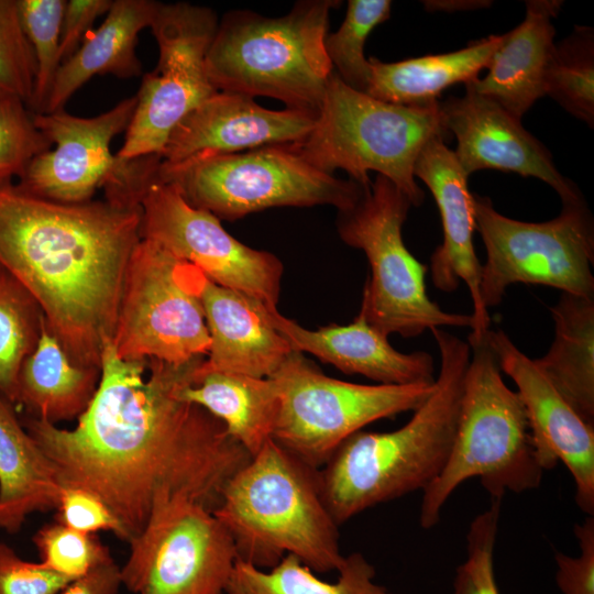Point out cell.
<instances>
[{
    "label": "cell",
    "mask_w": 594,
    "mask_h": 594,
    "mask_svg": "<svg viewBox=\"0 0 594 594\" xmlns=\"http://www.w3.org/2000/svg\"><path fill=\"white\" fill-rule=\"evenodd\" d=\"M499 369L517 387L541 468L561 461L575 483L579 508L594 514V426L585 422L504 330L486 332Z\"/></svg>",
    "instance_id": "obj_17"
},
{
    "label": "cell",
    "mask_w": 594,
    "mask_h": 594,
    "mask_svg": "<svg viewBox=\"0 0 594 594\" xmlns=\"http://www.w3.org/2000/svg\"><path fill=\"white\" fill-rule=\"evenodd\" d=\"M70 582L42 562L21 559L7 543L0 542V594H58Z\"/></svg>",
    "instance_id": "obj_39"
},
{
    "label": "cell",
    "mask_w": 594,
    "mask_h": 594,
    "mask_svg": "<svg viewBox=\"0 0 594 594\" xmlns=\"http://www.w3.org/2000/svg\"><path fill=\"white\" fill-rule=\"evenodd\" d=\"M62 491L50 461L0 394V529L15 534L31 514L57 509Z\"/></svg>",
    "instance_id": "obj_26"
},
{
    "label": "cell",
    "mask_w": 594,
    "mask_h": 594,
    "mask_svg": "<svg viewBox=\"0 0 594 594\" xmlns=\"http://www.w3.org/2000/svg\"><path fill=\"white\" fill-rule=\"evenodd\" d=\"M204 360H124L108 341L98 388L73 429L34 417L24 422L61 486L100 498L124 541L138 537L170 497L186 496L213 512L228 481L251 459L220 420L178 396Z\"/></svg>",
    "instance_id": "obj_1"
},
{
    "label": "cell",
    "mask_w": 594,
    "mask_h": 594,
    "mask_svg": "<svg viewBox=\"0 0 594 594\" xmlns=\"http://www.w3.org/2000/svg\"><path fill=\"white\" fill-rule=\"evenodd\" d=\"M468 343L471 358L452 449L440 474L422 491L424 529L438 524L451 494L469 479L479 477L491 499H502L507 492L537 488L544 471L521 399L505 384L486 334Z\"/></svg>",
    "instance_id": "obj_6"
},
{
    "label": "cell",
    "mask_w": 594,
    "mask_h": 594,
    "mask_svg": "<svg viewBox=\"0 0 594 594\" xmlns=\"http://www.w3.org/2000/svg\"><path fill=\"white\" fill-rule=\"evenodd\" d=\"M316 118L287 108L270 110L245 95L216 91L173 130L161 164L172 166L204 156L296 144L310 133Z\"/></svg>",
    "instance_id": "obj_19"
},
{
    "label": "cell",
    "mask_w": 594,
    "mask_h": 594,
    "mask_svg": "<svg viewBox=\"0 0 594 594\" xmlns=\"http://www.w3.org/2000/svg\"><path fill=\"white\" fill-rule=\"evenodd\" d=\"M391 8L389 0H350L341 26L326 37L333 72L352 89L366 92L370 63L364 56V44L372 30L389 18Z\"/></svg>",
    "instance_id": "obj_33"
},
{
    "label": "cell",
    "mask_w": 594,
    "mask_h": 594,
    "mask_svg": "<svg viewBox=\"0 0 594 594\" xmlns=\"http://www.w3.org/2000/svg\"><path fill=\"white\" fill-rule=\"evenodd\" d=\"M140 206L141 239L196 266L216 284L277 308L283 264L274 254L238 241L216 216L193 207L176 186L157 177Z\"/></svg>",
    "instance_id": "obj_16"
},
{
    "label": "cell",
    "mask_w": 594,
    "mask_h": 594,
    "mask_svg": "<svg viewBox=\"0 0 594 594\" xmlns=\"http://www.w3.org/2000/svg\"><path fill=\"white\" fill-rule=\"evenodd\" d=\"M121 584L120 568L112 559L74 580L58 594H117Z\"/></svg>",
    "instance_id": "obj_43"
},
{
    "label": "cell",
    "mask_w": 594,
    "mask_h": 594,
    "mask_svg": "<svg viewBox=\"0 0 594 594\" xmlns=\"http://www.w3.org/2000/svg\"><path fill=\"white\" fill-rule=\"evenodd\" d=\"M129 543L121 583L135 594H222L239 560L213 512L180 495L158 505Z\"/></svg>",
    "instance_id": "obj_14"
},
{
    "label": "cell",
    "mask_w": 594,
    "mask_h": 594,
    "mask_svg": "<svg viewBox=\"0 0 594 594\" xmlns=\"http://www.w3.org/2000/svg\"><path fill=\"white\" fill-rule=\"evenodd\" d=\"M56 510V521L64 526L85 534L108 530L124 540L123 529L112 512L100 498L85 490L64 487Z\"/></svg>",
    "instance_id": "obj_40"
},
{
    "label": "cell",
    "mask_w": 594,
    "mask_h": 594,
    "mask_svg": "<svg viewBox=\"0 0 594 594\" xmlns=\"http://www.w3.org/2000/svg\"><path fill=\"white\" fill-rule=\"evenodd\" d=\"M16 6L36 61V77L29 107L34 113H42L61 66V28L66 1L16 0Z\"/></svg>",
    "instance_id": "obj_34"
},
{
    "label": "cell",
    "mask_w": 594,
    "mask_h": 594,
    "mask_svg": "<svg viewBox=\"0 0 594 594\" xmlns=\"http://www.w3.org/2000/svg\"><path fill=\"white\" fill-rule=\"evenodd\" d=\"M271 377L279 399L273 440L315 471L349 437L380 419L416 410L436 387V381L406 385L340 381L298 351Z\"/></svg>",
    "instance_id": "obj_10"
},
{
    "label": "cell",
    "mask_w": 594,
    "mask_h": 594,
    "mask_svg": "<svg viewBox=\"0 0 594 594\" xmlns=\"http://www.w3.org/2000/svg\"><path fill=\"white\" fill-rule=\"evenodd\" d=\"M178 262L141 239L124 276L112 344L124 360L154 359L182 365L204 358L210 337L198 298L176 279Z\"/></svg>",
    "instance_id": "obj_15"
},
{
    "label": "cell",
    "mask_w": 594,
    "mask_h": 594,
    "mask_svg": "<svg viewBox=\"0 0 594 594\" xmlns=\"http://www.w3.org/2000/svg\"><path fill=\"white\" fill-rule=\"evenodd\" d=\"M554 338L532 359L561 397L594 426V297L562 293L550 308Z\"/></svg>",
    "instance_id": "obj_28"
},
{
    "label": "cell",
    "mask_w": 594,
    "mask_h": 594,
    "mask_svg": "<svg viewBox=\"0 0 594 594\" xmlns=\"http://www.w3.org/2000/svg\"><path fill=\"white\" fill-rule=\"evenodd\" d=\"M33 542L44 565L73 581L112 560L109 549L94 534L57 521L38 529Z\"/></svg>",
    "instance_id": "obj_35"
},
{
    "label": "cell",
    "mask_w": 594,
    "mask_h": 594,
    "mask_svg": "<svg viewBox=\"0 0 594 594\" xmlns=\"http://www.w3.org/2000/svg\"><path fill=\"white\" fill-rule=\"evenodd\" d=\"M411 202L389 179L377 175L358 202L338 211L341 240L366 255L370 276L360 311L386 334L414 338L441 327H473L471 315L448 312L426 292L427 265L406 248L402 229Z\"/></svg>",
    "instance_id": "obj_8"
},
{
    "label": "cell",
    "mask_w": 594,
    "mask_h": 594,
    "mask_svg": "<svg viewBox=\"0 0 594 594\" xmlns=\"http://www.w3.org/2000/svg\"><path fill=\"white\" fill-rule=\"evenodd\" d=\"M294 556H285L268 571L238 560L224 592L227 594H392L374 582L375 569L355 552L345 557L337 582L317 578Z\"/></svg>",
    "instance_id": "obj_30"
},
{
    "label": "cell",
    "mask_w": 594,
    "mask_h": 594,
    "mask_svg": "<svg viewBox=\"0 0 594 594\" xmlns=\"http://www.w3.org/2000/svg\"><path fill=\"white\" fill-rule=\"evenodd\" d=\"M213 514L231 535L239 560L260 569L288 554L315 572L339 571L344 563L317 471L273 439L228 481Z\"/></svg>",
    "instance_id": "obj_4"
},
{
    "label": "cell",
    "mask_w": 594,
    "mask_h": 594,
    "mask_svg": "<svg viewBox=\"0 0 594 594\" xmlns=\"http://www.w3.org/2000/svg\"><path fill=\"white\" fill-rule=\"evenodd\" d=\"M99 380L100 370L70 360L43 316L37 343L19 372L16 403L34 418L53 425L78 419L92 400Z\"/></svg>",
    "instance_id": "obj_29"
},
{
    "label": "cell",
    "mask_w": 594,
    "mask_h": 594,
    "mask_svg": "<svg viewBox=\"0 0 594 594\" xmlns=\"http://www.w3.org/2000/svg\"><path fill=\"white\" fill-rule=\"evenodd\" d=\"M562 3L558 0L527 1L524 21L503 34L486 76L465 84V87L520 120L544 96L546 70L556 45L551 20Z\"/></svg>",
    "instance_id": "obj_23"
},
{
    "label": "cell",
    "mask_w": 594,
    "mask_h": 594,
    "mask_svg": "<svg viewBox=\"0 0 594 594\" xmlns=\"http://www.w3.org/2000/svg\"><path fill=\"white\" fill-rule=\"evenodd\" d=\"M176 279L199 300L210 337L204 371L271 377L295 351L268 322L266 306L216 284L196 266L178 260Z\"/></svg>",
    "instance_id": "obj_20"
},
{
    "label": "cell",
    "mask_w": 594,
    "mask_h": 594,
    "mask_svg": "<svg viewBox=\"0 0 594 594\" xmlns=\"http://www.w3.org/2000/svg\"><path fill=\"white\" fill-rule=\"evenodd\" d=\"M113 0H68L66 1L62 28L59 56L61 65L79 48L96 19L107 13Z\"/></svg>",
    "instance_id": "obj_42"
},
{
    "label": "cell",
    "mask_w": 594,
    "mask_h": 594,
    "mask_svg": "<svg viewBox=\"0 0 594 594\" xmlns=\"http://www.w3.org/2000/svg\"><path fill=\"white\" fill-rule=\"evenodd\" d=\"M475 230L486 250L480 294L488 310L515 283L544 285L594 297V223L584 199L562 205L544 222H525L499 213L488 197L473 194Z\"/></svg>",
    "instance_id": "obj_11"
},
{
    "label": "cell",
    "mask_w": 594,
    "mask_h": 594,
    "mask_svg": "<svg viewBox=\"0 0 594 594\" xmlns=\"http://www.w3.org/2000/svg\"><path fill=\"white\" fill-rule=\"evenodd\" d=\"M135 107L133 96L92 118L76 117L64 109L34 113L35 127L55 148L36 155L15 187L61 204L90 201L103 187L107 199L140 206L145 189L156 177L161 157L124 161L110 151L112 139L128 129Z\"/></svg>",
    "instance_id": "obj_12"
},
{
    "label": "cell",
    "mask_w": 594,
    "mask_h": 594,
    "mask_svg": "<svg viewBox=\"0 0 594 594\" xmlns=\"http://www.w3.org/2000/svg\"><path fill=\"white\" fill-rule=\"evenodd\" d=\"M439 107L446 130L457 139L453 152L468 176L488 168L510 172L547 183L562 205L583 199L557 169L547 147L493 100L465 87L464 96L450 97Z\"/></svg>",
    "instance_id": "obj_18"
},
{
    "label": "cell",
    "mask_w": 594,
    "mask_h": 594,
    "mask_svg": "<svg viewBox=\"0 0 594 594\" xmlns=\"http://www.w3.org/2000/svg\"><path fill=\"white\" fill-rule=\"evenodd\" d=\"M439 102H385L352 89L333 72L312 130L290 145L314 167L331 175L343 169L362 187L372 183L369 172H376L419 207L425 193L415 180L416 161L427 143L448 134Z\"/></svg>",
    "instance_id": "obj_7"
},
{
    "label": "cell",
    "mask_w": 594,
    "mask_h": 594,
    "mask_svg": "<svg viewBox=\"0 0 594 594\" xmlns=\"http://www.w3.org/2000/svg\"><path fill=\"white\" fill-rule=\"evenodd\" d=\"M502 40L503 35H490L455 52L395 63H383L371 57L365 94L402 106L436 103L448 87L459 82L465 85L479 78V74L488 67Z\"/></svg>",
    "instance_id": "obj_27"
},
{
    "label": "cell",
    "mask_w": 594,
    "mask_h": 594,
    "mask_svg": "<svg viewBox=\"0 0 594 594\" xmlns=\"http://www.w3.org/2000/svg\"><path fill=\"white\" fill-rule=\"evenodd\" d=\"M414 175L431 191L441 218L443 241L430 256L432 283L437 289L449 293L464 282L473 302V327L468 340L479 341L488 331L491 318L480 294L482 264L473 245L475 217L468 175L442 138L426 144Z\"/></svg>",
    "instance_id": "obj_21"
},
{
    "label": "cell",
    "mask_w": 594,
    "mask_h": 594,
    "mask_svg": "<svg viewBox=\"0 0 594 594\" xmlns=\"http://www.w3.org/2000/svg\"><path fill=\"white\" fill-rule=\"evenodd\" d=\"M157 178L176 186L193 207L231 221L274 207L330 205L346 210L365 188L314 167L292 145L204 156L172 166L160 163Z\"/></svg>",
    "instance_id": "obj_9"
},
{
    "label": "cell",
    "mask_w": 594,
    "mask_h": 594,
    "mask_svg": "<svg viewBox=\"0 0 594 594\" xmlns=\"http://www.w3.org/2000/svg\"><path fill=\"white\" fill-rule=\"evenodd\" d=\"M580 553L570 557L556 553V581L561 594H594V518L587 516L574 526Z\"/></svg>",
    "instance_id": "obj_41"
},
{
    "label": "cell",
    "mask_w": 594,
    "mask_h": 594,
    "mask_svg": "<svg viewBox=\"0 0 594 594\" xmlns=\"http://www.w3.org/2000/svg\"><path fill=\"white\" fill-rule=\"evenodd\" d=\"M217 25L215 12L207 7L160 2L150 26L158 45L157 66L143 75L119 158L161 157L179 122L218 91L206 72Z\"/></svg>",
    "instance_id": "obj_13"
},
{
    "label": "cell",
    "mask_w": 594,
    "mask_h": 594,
    "mask_svg": "<svg viewBox=\"0 0 594 594\" xmlns=\"http://www.w3.org/2000/svg\"><path fill=\"white\" fill-rule=\"evenodd\" d=\"M43 312L31 294L0 265V394L16 403L18 376L34 350Z\"/></svg>",
    "instance_id": "obj_31"
},
{
    "label": "cell",
    "mask_w": 594,
    "mask_h": 594,
    "mask_svg": "<svg viewBox=\"0 0 594 594\" xmlns=\"http://www.w3.org/2000/svg\"><path fill=\"white\" fill-rule=\"evenodd\" d=\"M431 332L440 354L432 394L404 426L355 432L317 471L321 496L338 526L378 504L424 491L448 461L471 348L441 328Z\"/></svg>",
    "instance_id": "obj_3"
},
{
    "label": "cell",
    "mask_w": 594,
    "mask_h": 594,
    "mask_svg": "<svg viewBox=\"0 0 594 594\" xmlns=\"http://www.w3.org/2000/svg\"><path fill=\"white\" fill-rule=\"evenodd\" d=\"M426 8L432 10L457 11L459 9H472L484 7L485 1H425Z\"/></svg>",
    "instance_id": "obj_44"
},
{
    "label": "cell",
    "mask_w": 594,
    "mask_h": 594,
    "mask_svg": "<svg viewBox=\"0 0 594 594\" xmlns=\"http://www.w3.org/2000/svg\"><path fill=\"white\" fill-rule=\"evenodd\" d=\"M160 2L113 0L102 24L58 68L44 112L64 109L69 98L95 75L120 78L141 75L135 52L139 33L152 25Z\"/></svg>",
    "instance_id": "obj_24"
},
{
    "label": "cell",
    "mask_w": 594,
    "mask_h": 594,
    "mask_svg": "<svg viewBox=\"0 0 594 594\" xmlns=\"http://www.w3.org/2000/svg\"><path fill=\"white\" fill-rule=\"evenodd\" d=\"M268 322L293 350L317 356L346 374H360L378 384H432L433 358L425 351L402 353L388 337L372 327L359 312L344 326L329 324L317 330L301 327L277 308H266Z\"/></svg>",
    "instance_id": "obj_22"
},
{
    "label": "cell",
    "mask_w": 594,
    "mask_h": 594,
    "mask_svg": "<svg viewBox=\"0 0 594 594\" xmlns=\"http://www.w3.org/2000/svg\"><path fill=\"white\" fill-rule=\"evenodd\" d=\"M501 499L471 522L466 534V557L458 566L453 594H499L494 573V547L501 515Z\"/></svg>",
    "instance_id": "obj_37"
},
{
    "label": "cell",
    "mask_w": 594,
    "mask_h": 594,
    "mask_svg": "<svg viewBox=\"0 0 594 594\" xmlns=\"http://www.w3.org/2000/svg\"><path fill=\"white\" fill-rule=\"evenodd\" d=\"M141 240V206L61 204L0 187V265L35 299L70 360L100 370Z\"/></svg>",
    "instance_id": "obj_2"
},
{
    "label": "cell",
    "mask_w": 594,
    "mask_h": 594,
    "mask_svg": "<svg viewBox=\"0 0 594 594\" xmlns=\"http://www.w3.org/2000/svg\"><path fill=\"white\" fill-rule=\"evenodd\" d=\"M25 107L16 98L0 99V187L19 178L28 164L52 145Z\"/></svg>",
    "instance_id": "obj_38"
},
{
    "label": "cell",
    "mask_w": 594,
    "mask_h": 594,
    "mask_svg": "<svg viewBox=\"0 0 594 594\" xmlns=\"http://www.w3.org/2000/svg\"><path fill=\"white\" fill-rule=\"evenodd\" d=\"M544 95L594 127V37L593 30L575 26L573 33L554 45L546 76Z\"/></svg>",
    "instance_id": "obj_32"
},
{
    "label": "cell",
    "mask_w": 594,
    "mask_h": 594,
    "mask_svg": "<svg viewBox=\"0 0 594 594\" xmlns=\"http://www.w3.org/2000/svg\"><path fill=\"white\" fill-rule=\"evenodd\" d=\"M340 1L304 0L280 18L233 11L218 22L206 72L218 91L271 97L317 117L333 73L324 41Z\"/></svg>",
    "instance_id": "obj_5"
},
{
    "label": "cell",
    "mask_w": 594,
    "mask_h": 594,
    "mask_svg": "<svg viewBox=\"0 0 594 594\" xmlns=\"http://www.w3.org/2000/svg\"><path fill=\"white\" fill-rule=\"evenodd\" d=\"M36 61L25 35L16 0H0V99H32Z\"/></svg>",
    "instance_id": "obj_36"
},
{
    "label": "cell",
    "mask_w": 594,
    "mask_h": 594,
    "mask_svg": "<svg viewBox=\"0 0 594 594\" xmlns=\"http://www.w3.org/2000/svg\"><path fill=\"white\" fill-rule=\"evenodd\" d=\"M201 364L178 396L220 420L228 435L255 455L273 439L279 406L275 382L272 377L204 371Z\"/></svg>",
    "instance_id": "obj_25"
}]
</instances>
